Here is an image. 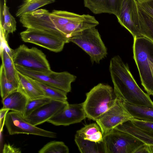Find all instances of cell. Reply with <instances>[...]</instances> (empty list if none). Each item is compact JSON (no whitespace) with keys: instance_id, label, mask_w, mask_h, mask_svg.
I'll list each match as a JSON object with an SVG mask.
<instances>
[{"instance_id":"cell-8","label":"cell","mask_w":153,"mask_h":153,"mask_svg":"<svg viewBox=\"0 0 153 153\" xmlns=\"http://www.w3.org/2000/svg\"><path fill=\"white\" fill-rule=\"evenodd\" d=\"M5 125L10 135L23 134L55 138L57 134L33 125L27 121L21 113L12 111L6 116Z\"/></svg>"},{"instance_id":"cell-19","label":"cell","mask_w":153,"mask_h":153,"mask_svg":"<svg viewBox=\"0 0 153 153\" xmlns=\"http://www.w3.org/2000/svg\"><path fill=\"white\" fill-rule=\"evenodd\" d=\"M76 134L85 140L98 143L103 141L104 135L97 123L85 125L78 130Z\"/></svg>"},{"instance_id":"cell-32","label":"cell","mask_w":153,"mask_h":153,"mask_svg":"<svg viewBox=\"0 0 153 153\" xmlns=\"http://www.w3.org/2000/svg\"><path fill=\"white\" fill-rule=\"evenodd\" d=\"M2 152L3 153H20L21 150L19 148H17L9 144H4Z\"/></svg>"},{"instance_id":"cell-27","label":"cell","mask_w":153,"mask_h":153,"mask_svg":"<svg viewBox=\"0 0 153 153\" xmlns=\"http://www.w3.org/2000/svg\"><path fill=\"white\" fill-rule=\"evenodd\" d=\"M0 94L2 100L18 89L7 78L3 67L1 65L0 71Z\"/></svg>"},{"instance_id":"cell-4","label":"cell","mask_w":153,"mask_h":153,"mask_svg":"<svg viewBox=\"0 0 153 153\" xmlns=\"http://www.w3.org/2000/svg\"><path fill=\"white\" fill-rule=\"evenodd\" d=\"M90 56L91 62L99 63L106 57L107 51L97 29L93 27L85 30L69 39Z\"/></svg>"},{"instance_id":"cell-28","label":"cell","mask_w":153,"mask_h":153,"mask_svg":"<svg viewBox=\"0 0 153 153\" xmlns=\"http://www.w3.org/2000/svg\"><path fill=\"white\" fill-rule=\"evenodd\" d=\"M69 149L62 141H50L40 149L39 153H68Z\"/></svg>"},{"instance_id":"cell-30","label":"cell","mask_w":153,"mask_h":153,"mask_svg":"<svg viewBox=\"0 0 153 153\" xmlns=\"http://www.w3.org/2000/svg\"><path fill=\"white\" fill-rule=\"evenodd\" d=\"M134 126L142 130L149 132H153V122L134 118L130 120Z\"/></svg>"},{"instance_id":"cell-6","label":"cell","mask_w":153,"mask_h":153,"mask_svg":"<svg viewBox=\"0 0 153 153\" xmlns=\"http://www.w3.org/2000/svg\"><path fill=\"white\" fill-rule=\"evenodd\" d=\"M105 153H135L145 144L133 135L116 128L104 135Z\"/></svg>"},{"instance_id":"cell-9","label":"cell","mask_w":153,"mask_h":153,"mask_svg":"<svg viewBox=\"0 0 153 153\" xmlns=\"http://www.w3.org/2000/svg\"><path fill=\"white\" fill-rule=\"evenodd\" d=\"M23 41L34 44L55 52L61 51L68 40L48 32L27 28L20 33Z\"/></svg>"},{"instance_id":"cell-20","label":"cell","mask_w":153,"mask_h":153,"mask_svg":"<svg viewBox=\"0 0 153 153\" xmlns=\"http://www.w3.org/2000/svg\"><path fill=\"white\" fill-rule=\"evenodd\" d=\"M123 102L125 108L134 118L153 122V108Z\"/></svg>"},{"instance_id":"cell-5","label":"cell","mask_w":153,"mask_h":153,"mask_svg":"<svg viewBox=\"0 0 153 153\" xmlns=\"http://www.w3.org/2000/svg\"><path fill=\"white\" fill-rule=\"evenodd\" d=\"M16 70L29 77L52 86L68 93L71 91V84L76 76L67 71L57 72L37 71L19 65H15Z\"/></svg>"},{"instance_id":"cell-25","label":"cell","mask_w":153,"mask_h":153,"mask_svg":"<svg viewBox=\"0 0 153 153\" xmlns=\"http://www.w3.org/2000/svg\"><path fill=\"white\" fill-rule=\"evenodd\" d=\"M55 0H24L18 9L16 16L20 17L24 14L38 10L46 5L53 3Z\"/></svg>"},{"instance_id":"cell-7","label":"cell","mask_w":153,"mask_h":153,"mask_svg":"<svg viewBox=\"0 0 153 153\" xmlns=\"http://www.w3.org/2000/svg\"><path fill=\"white\" fill-rule=\"evenodd\" d=\"M12 59L15 65L42 72L52 71L46 55L36 47L21 45L13 50Z\"/></svg>"},{"instance_id":"cell-22","label":"cell","mask_w":153,"mask_h":153,"mask_svg":"<svg viewBox=\"0 0 153 153\" xmlns=\"http://www.w3.org/2000/svg\"><path fill=\"white\" fill-rule=\"evenodd\" d=\"M74 140L81 153H105L103 142L101 143H98L85 140L76 134L75 135Z\"/></svg>"},{"instance_id":"cell-21","label":"cell","mask_w":153,"mask_h":153,"mask_svg":"<svg viewBox=\"0 0 153 153\" xmlns=\"http://www.w3.org/2000/svg\"><path fill=\"white\" fill-rule=\"evenodd\" d=\"M121 131L129 134L149 145H153V132L146 131L133 126L130 121L123 123L121 127Z\"/></svg>"},{"instance_id":"cell-1","label":"cell","mask_w":153,"mask_h":153,"mask_svg":"<svg viewBox=\"0 0 153 153\" xmlns=\"http://www.w3.org/2000/svg\"><path fill=\"white\" fill-rule=\"evenodd\" d=\"M109 68L114 91L118 99L131 104L153 108L149 95L139 86L128 64L119 56L111 58Z\"/></svg>"},{"instance_id":"cell-33","label":"cell","mask_w":153,"mask_h":153,"mask_svg":"<svg viewBox=\"0 0 153 153\" xmlns=\"http://www.w3.org/2000/svg\"><path fill=\"white\" fill-rule=\"evenodd\" d=\"M9 110L2 108L0 110V125L1 127L5 120L6 116Z\"/></svg>"},{"instance_id":"cell-11","label":"cell","mask_w":153,"mask_h":153,"mask_svg":"<svg viewBox=\"0 0 153 153\" xmlns=\"http://www.w3.org/2000/svg\"><path fill=\"white\" fill-rule=\"evenodd\" d=\"M118 99L114 105L95 121L104 135L120 124L134 119Z\"/></svg>"},{"instance_id":"cell-14","label":"cell","mask_w":153,"mask_h":153,"mask_svg":"<svg viewBox=\"0 0 153 153\" xmlns=\"http://www.w3.org/2000/svg\"><path fill=\"white\" fill-rule=\"evenodd\" d=\"M86 117L82 102L69 104L47 122L56 126H65L80 122Z\"/></svg>"},{"instance_id":"cell-17","label":"cell","mask_w":153,"mask_h":153,"mask_svg":"<svg viewBox=\"0 0 153 153\" xmlns=\"http://www.w3.org/2000/svg\"><path fill=\"white\" fill-rule=\"evenodd\" d=\"M28 99L18 89L2 100L3 108L19 112L23 114Z\"/></svg>"},{"instance_id":"cell-31","label":"cell","mask_w":153,"mask_h":153,"mask_svg":"<svg viewBox=\"0 0 153 153\" xmlns=\"http://www.w3.org/2000/svg\"><path fill=\"white\" fill-rule=\"evenodd\" d=\"M139 6L153 18V0H137Z\"/></svg>"},{"instance_id":"cell-13","label":"cell","mask_w":153,"mask_h":153,"mask_svg":"<svg viewBox=\"0 0 153 153\" xmlns=\"http://www.w3.org/2000/svg\"><path fill=\"white\" fill-rule=\"evenodd\" d=\"M69 104L67 101L52 100L33 111L25 118L32 125L37 126L47 122Z\"/></svg>"},{"instance_id":"cell-23","label":"cell","mask_w":153,"mask_h":153,"mask_svg":"<svg viewBox=\"0 0 153 153\" xmlns=\"http://www.w3.org/2000/svg\"><path fill=\"white\" fill-rule=\"evenodd\" d=\"M9 8L4 3L2 9L1 8L0 30L7 34L13 33L16 30V22L15 18L11 14Z\"/></svg>"},{"instance_id":"cell-12","label":"cell","mask_w":153,"mask_h":153,"mask_svg":"<svg viewBox=\"0 0 153 153\" xmlns=\"http://www.w3.org/2000/svg\"><path fill=\"white\" fill-rule=\"evenodd\" d=\"M50 12L43 9L26 13L19 17L23 27L45 31L60 37H65L59 33L50 19Z\"/></svg>"},{"instance_id":"cell-29","label":"cell","mask_w":153,"mask_h":153,"mask_svg":"<svg viewBox=\"0 0 153 153\" xmlns=\"http://www.w3.org/2000/svg\"><path fill=\"white\" fill-rule=\"evenodd\" d=\"M52 100L43 97L32 100H28L23 115L25 118L40 107L50 102Z\"/></svg>"},{"instance_id":"cell-18","label":"cell","mask_w":153,"mask_h":153,"mask_svg":"<svg viewBox=\"0 0 153 153\" xmlns=\"http://www.w3.org/2000/svg\"><path fill=\"white\" fill-rule=\"evenodd\" d=\"M0 56L2 61L1 65L3 67L6 77L18 88L19 84L17 71L16 69L12 57L10 55L4 48L1 46Z\"/></svg>"},{"instance_id":"cell-15","label":"cell","mask_w":153,"mask_h":153,"mask_svg":"<svg viewBox=\"0 0 153 153\" xmlns=\"http://www.w3.org/2000/svg\"><path fill=\"white\" fill-rule=\"evenodd\" d=\"M123 0H83L84 6L95 14L118 13Z\"/></svg>"},{"instance_id":"cell-10","label":"cell","mask_w":153,"mask_h":153,"mask_svg":"<svg viewBox=\"0 0 153 153\" xmlns=\"http://www.w3.org/2000/svg\"><path fill=\"white\" fill-rule=\"evenodd\" d=\"M116 16L119 23L130 33L133 38L142 36L137 0H123L120 10Z\"/></svg>"},{"instance_id":"cell-24","label":"cell","mask_w":153,"mask_h":153,"mask_svg":"<svg viewBox=\"0 0 153 153\" xmlns=\"http://www.w3.org/2000/svg\"><path fill=\"white\" fill-rule=\"evenodd\" d=\"M138 7L141 35L153 42V18Z\"/></svg>"},{"instance_id":"cell-35","label":"cell","mask_w":153,"mask_h":153,"mask_svg":"<svg viewBox=\"0 0 153 153\" xmlns=\"http://www.w3.org/2000/svg\"><path fill=\"white\" fill-rule=\"evenodd\" d=\"M4 3H6L7 0H3Z\"/></svg>"},{"instance_id":"cell-2","label":"cell","mask_w":153,"mask_h":153,"mask_svg":"<svg viewBox=\"0 0 153 153\" xmlns=\"http://www.w3.org/2000/svg\"><path fill=\"white\" fill-rule=\"evenodd\" d=\"M133 38V58L141 84L148 94L153 96V42L143 36Z\"/></svg>"},{"instance_id":"cell-26","label":"cell","mask_w":153,"mask_h":153,"mask_svg":"<svg viewBox=\"0 0 153 153\" xmlns=\"http://www.w3.org/2000/svg\"><path fill=\"white\" fill-rule=\"evenodd\" d=\"M31 79L43 91L45 97L52 100L67 101V93L66 92L54 87Z\"/></svg>"},{"instance_id":"cell-3","label":"cell","mask_w":153,"mask_h":153,"mask_svg":"<svg viewBox=\"0 0 153 153\" xmlns=\"http://www.w3.org/2000/svg\"><path fill=\"white\" fill-rule=\"evenodd\" d=\"M83 102L86 117L95 121L115 104L117 98L109 85L100 83L86 93Z\"/></svg>"},{"instance_id":"cell-34","label":"cell","mask_w":153,"mask_h":153,"mask_svg":"<svg viewBox=\"0 0 153 153\" xmlns=\"http://www.w3.org/2000/svg\"><path fill=\"white\" fill-rule=\"evenodd\" d=\"M150 153L149 146L145 144L141 146H140L135 152V153Z\"/></svg>"},{"instance_id":"cell-16","label":"cell","mask_w":153,"mask_h":153,"mask_svg":"<svg viewBox=\"0 0 153 153\" xmlns=\"http://www.w3.org/2000/svg\"><path fill=\"white\" fill-rule=\"evenodd\" d=\"M17 71L19 84L18 90L24 94L28 100L45 97L43 91L31 78Z\"/></svg>"}]
</instances>
